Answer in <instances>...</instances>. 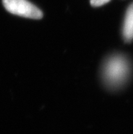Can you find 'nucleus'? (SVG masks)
I'll use <instances>...</instances> for the list:
<instances>
[{
	"label": "nucleus",
	"mask_w": 133,
	"mask_h": 134,
	"mask_svg": "<svg viewBox=\"0 0 133 134\" xmlns=\"http://www.w3.org/2000/svg\"><path fill=\"white\" fill-rule=\"evenodd\" d=\"M123 35L126 42H130L133 40V3L128 7L126 12Z\"/></svg>",
	"instance_id": "7ed1b4c3"
},
{
	"label": "nucleus",
	"mask_w": 133,
	"mask_h": 134,
	"mask_svg": "<svg viewBox=\"0 0 133 134\" xmlns=\"http://www.w3.org/2000/svg\"><path fill=\"white\" fill-rule=\"evenodd\" d=\"M109 1H111V0H91V5L92 7H100V6L106 4Z\"/></svg>",
	"instance_id": "20e7f679"
},
{
	"label": "nucleus",
	"mask_w": 133,
	"mask_h": 134,
	"mask_svg": "<svg viewBox=\"0 0 133 134\" xmlns=\"http://www.w3.org/2000/svg\"><path fill=\"white\" fill-rule=\"evenodd\" d=\"M130 72L128 59L120 55L108 59L103 67V75L105 83L111 88H118L125 83Z\"/></svg>",
	"instance_id": "f257e3e1"
},
{
	"label": "nucleus",
	"mask_w": 133,
	"mask_h": 134,
	"mask_svg": "<svg viewBox=\"0 0 133 134\" xmlns=\"http://www.w3.org/2000/svg\"><path fill=\"white\" fill-rule=\"evenodd\" d=\"M3 3L7 10L13 15L34 19L43 18V12L27 0H3Z\"/></svg>",
	"instance_id": "f03ea898"
}]
</instances>
